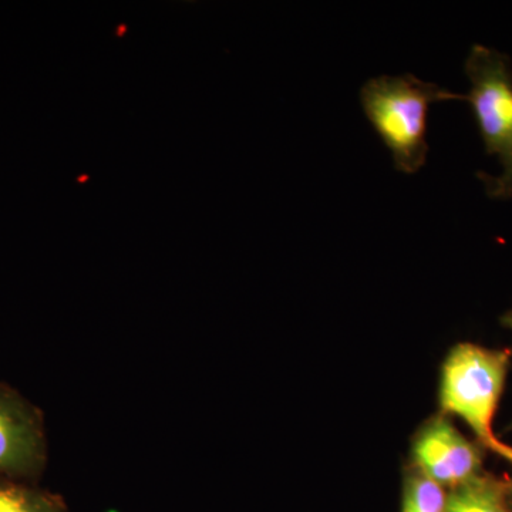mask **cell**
<instances>
[{"mask_svg": "<svg viewBox=\"0 0 512 512\" xmlns=\"http://www.w3.org/2000/svg\"><path fill=\"white\" fill-rule=\"evenodd\" d=\"M511 359V349L458 343L441 367L439 413L463 420L485 451L512 466V446L504 443L494 430Z\"/></svg>", "mask_w": 512, "mask_h": 512, "instance_id": "6da1fadb", "label": "cell"}, {"mask_svg": "<svg viewBox=\"0 0 512 512\" xmlns=\"http://www.w3.org/2000/svg\"><path fill=\"white\" fill-rule=\"evenodd\" d=\"M461 99L463 94L451 93L409 73L373 77L360 90L367 120L392 153L396 170L404 174H416L426 164L431 104Z\"/></svg>", "mask_w": 512, "mask_h": 512, "instance_id": "7a4b0ae2", "label": "cell"}, {"mask_svg": "<svg viewBox=\"0 0 512 512\" xmlns=\"http://www.w3.org/2000/svg\"><path fill=\"white\" fill-rule=\"evenodd\" d=\"M470 93L463 96L473 107L485 151L500 158V177L480 173L487 194L494 200L512 198V67L510 57L483 45H474L467 57Z\"/></svg>", "mask_w": 512, "mask_h": 512, "instance_id": "3957f363", "label": "cell"}, {"mask_svg": "<svg viewBox=\"0 0 512 512\" xmlns=\"http://www.w3.org/2000/svg\"><path fill=\"white\" fill-rule=\"evenodd\" d=\"M487 451L454 426L450 417L436 414L413 436L410 464L424 476L451 491L484 473Z\"/></svg>", "mask_w": 512, "mask_h": 512, "instance_id": "277c9868", "label": "cell"}, {"mask_svg": "<svg viewBox=\"0 0 512 512\" xmlns=\"http://www.w3.org/2000/svg\"><path fill=\"white\" fill-rule=\"evenodd\" d=\"M43 416L8 384L0 383V478L32 483L45 470Z\"/></svg>", "mask_w": 512, "mask_h": 512, "instance_id": "5b68a950", "label": "cell"}, {"mask_svg": "<svg viewBox=\"0 0 512 512\" xmlns=\"http://www.w3.org/2000/svg\"><path fill=\"white\" fill-rule=\"evenodd\" d=\"M447 512H511L505 480L483 473L448 491Z\"/></svg>", "mask_w": 512, "mask_h": 512, "instance_id": "8992f818", "label": "cell"}, {"mask_svg": "<svg viewBox=\"0 0 512 512\" xmlns=\"http://www.w3.org/2000/svg\"><path fill=\"white\" fill-rule=\"evenodd\" d=\"M0 512H67L60 495L25 481L0 478Z\"/></svg>", "mask_w": 512, "mask_h": 512, "instance_id": "52a82bcc", "label": "cell"}, {"mask_svg": "<svg viewBox=\"0 0 512 512\" xmlns=\"http://www.w3.org/2000/svg\"><path fill=\"white\" fill-rule=\"evenodd\" d=\"M448 491L407 464L403 476L402 512H447Z\"/></svg>", "mask_w": 512, "mask_h": 512, "instance_id": "ba28073f", "label": "cell"}, {"mask_svg": "<svg viewBox=\"0 0 512 512\" xmlns=\"http://www.w3.org/2000/svg\"><path fill=\"white\" fill-rule=\"evenodd\" d=\"M505 495H507L508 507L512 512V477L505 478Z\"/></svg>", "mask_w": 512, "mask_h": 512, "instance_id": "9c48e42d", "label": "cell"}, {"mask_svg": "<svg viewBox=\"0 0 512 512\" xmlns=\"http://www.w3.org/2000/svg\"><path fill=\"white\" fill-rule=\"evenodd\" d=\"M500 322L504 328L512 330V309H510L508 312H505L504 315L501 316Z\"/></svg>", "mask_w": 512, "mask_h": 512, "instance_id": "30bf717a", "label": "cell"}]
</instances>
